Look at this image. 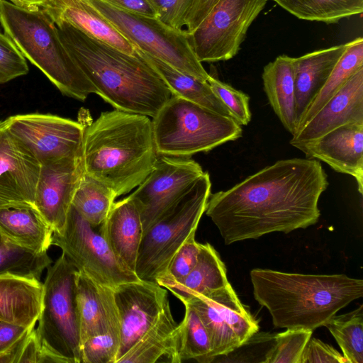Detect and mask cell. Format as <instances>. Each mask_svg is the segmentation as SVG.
<instances>
[{
  "label": "cell",
  "mask_w": 363,
  "mask_h": 363,
  "mask_svg": "<svg viewBox=\"0 0 363 363\" xmlns=\"http://www.w3.org/2000/svg\"><path fill=\"white\" fill-rule=\"evenodd\" d=\"M329 185L314 159L277 161L225 191L211 194L205 213L226 245L315 224L318 201Z\"/></svg>",
  "instance_id": "6da1fadb"
},
{
  "label": "cell",
  "mask_w": 363,
  "mask_h": 363,
  "mask_svg": "<svg viewBox=\"0 0 363 363\" xmlns=\"http://www.w3.org/2000/svg\"><path fill=\"white\" fill-rule=\"evenodd\" d=\"M70 55L104 101L116 110L155 116L172 96L154 67L67 23L56 26Z\"/></svg>",
  "instance_id": "7a4b0ae2"
},
{
  "label": "cell",
  "mask_w": 363,
  "mask_h": 363,
  "mask_svg": "<svg viewBox=\"0 0 363 363\" xmlns=\"http://www.w3.org/2000/svg\"><path fill=\"white\" fill-rule=\"evenodd\" d=\"M82 122L83 172L117 196L138 187L158 156L150 117L116 109L101 113L91 123Z\"/></svg>",
  "instance_id": "3957f363"
},
{
  "label": "cell",
  "mask_w": 363,
  "mask_h": 363,
  "mask_svg": "<svg viewBox=\"0 0 363 363\" xmlns=\"http://www.w3.org/2000/svg\"><path fill=\"white\" fill-rule=\"evenodd\" d=\"M250 275L255 300L268 310L274 325L281 328L313 330L363 296V280L345 274L257 268Z\"/></svg>",
  "instance_id": "277c9868"
},
{
  "label": "cell",
  "mask_w": 363,
  "mask_h": 363,
  "mask_svg": "<svg viewBox=\"0 0 363 363\" xmlns=\"http://www.w3.org/2000/svg\"><path fill=\"white\" fill-rule=\"evenodd\" d=\"M4 33L26 59L64 95L84 101L96 91L62 43L56 25L40 9L0 0Z\"/></svg>",
  "instance_id": "5b68a950"
},
{
  "label": "cell",
  "mask_w": 363,
  "mask_h": 363,
  "mask_svg": "<svg viewBox=\"0 0 363 363\" xmlns=\"http://www.w3.org/2000/svg\"><path fill=\"white\" fill-rule=\"evenodd\" d=\"M152 121L160 155L189 157L242 135L241 125L233 118L173 94Z\"/></svg>",
  "instance_id": "8992f818"
},
{
  "label": "cell",
  "mask_w": 363,
  "mask_h": 363,
  "mask_svg": "<svg viewBox=\"0 0 363 363\" xmlns=\"http://www.w3.org/2000/svg\"><path fill=\"white\" fill-rule=\"evenodd\" d=\"M211 189L209 174L203 172L143 234L135 269L139 279L157 282L165 276L174 254L196 234Z\"/></svg>",
  "instance_id": "52a82bcc"
},
{
  "label": "cell",
  "mask_w": 363,
  "mask_h": 363,
  "mask_svg": "<svg viewBox=\"0 0 363 363\" xmlns=\"http://www.w3.org/2000/svg\"><path fill=\"white\" fill-rule=\"evenodd\" d=\"M78 271L62 253L47 268L36 334L41 347L61 363L81 362L79 318L76 300Z\"/></svg>",
  "instance_id": "ba28073f"
},
{
  "label": "cell",
  "mask_w": 363,
  "mask_h": 363,
  "mask_svg": "<svg viewBox=\"0 0 363 363\" xmlns=\"http://www.w3.org/2000/svg\"><path fill=\"white\" fill-rule=\"evenodd\" d=\"M134 48L200 80L209 74L197 59L186 30L174 28L157 17L135 14L102 0H89Z\"/></svg>",
  "instance_id": "9c48e42d"
},
{
  "label": "cell",
  "mask_w": 363,
  "mask_h": 363,
  "mask_svg": "<svg viewBox=\"0 0 363 363\" xmlns=\"http://www.w3.org/2000/svg\"><path fill=\"white\" fill-rule=\"evenodd\" d=\"M52 245L60 247L78 272L100 285L113 289L140 280L117 259L99 226L86 221L72 206L63 228L53 232Z\"/></svg>",
  "instance_id": "30bf717a"
},
{
  "label": "cell",
  "mask_w": 363,
  "mask_h": 363,
  "mask_svg": "<svg viewBox=\"0 0 363 363\" xmlns=\"http://www.w3.org/2000/svg\"><path fill=\"white\" fill-rule=\"evenodd\" d=\"M269 0H220L191 33L189 40L202 62L228 60L240 50L248 28Z\"/></svg>",
  "instance_id": "8fae6325"
},
{
  "label": "cell",
  "mask_w": 363,
  "mask_h": 363,
  "mask_svg": "<svg viewBox=\"0 0 363 363\" xmlns=\"http://www.w3.org/2000/svg\"><path fill=\"white\" fill-rule=\"evenodd\" d=\"M198 313L210 337L216 359L228 355L258 332V322L229 283L206 295L180 299Z\"/></svg>",
  "instance_id": "7c38bea8"
},
{
  "label": "cell",
  "mask_w": 363,
  "mask_h": 363,
  "mask_svg": "<svg viewBox=\"0 0 363 363\" xmlns=\"http://www.w3.org/2000/svg\"><path fill=\"white\" fill-rule=\"evenodd\" d=\"M8 130L41 165L82 157L84 125L50 113H26L4 120Z\"/></svg>",
  "instance_id": "4fadbf2b"
},
{
  "label": "cell",
  "mask_w": 363,
  "mask_h": 363,
  "mask_svg": "<svg viewBox=\"0 0 363 363\" xmlns=\"http://www.w3.org/2000/svg\"><path fill=\"white\" fill-rule=\"evenodd\" d=\"M203 172L189 157L158 155L150 173L128 196L140 211L143 234Z\"/></svg>",
  "instance_id": "5bb4252c"
},
{
  "label": "cell",
  "mask_w": 363,
  "mask_h": 363,
  "mask_svg": "<svg viewBox=\"0 0 363 363\" xmlns=\"http://www.w3.org/2000/svg\"><path fill=\"white\" fill-rule=\"evenodd\" d=\"M164 289L157 282L140 279L113 289L120 323L118 360L155 325L169 306Z\"/></svg>",
  "instance_id": "9a60e30c"
},
{
  "label": "cell",
  "mask_w": 363,
  "mask_h": 363,
  "mask_svg": "<svg viewBox=\"0 0 363 363\" xmlns=\"http://www.w3.org/2000/svg\"><path fill=\"white\" fill-rule=\"evenodd\" d=\"M40 164L0 120V206H34Z\"/></svg>",
  "instance_id": "2e32d148"
},
{
  "label": "cell",
  "mask_w": 363,
  "mask_h": 363,
  "mask_svg": "<svg viewBox=\"0 0 363 363\" xmlns=\"http://www.w3.org/2000/svg\"><path fill=\"white\" fill-rule=\"evenodd\" d=\"M82 173V157L40 166L34 206L53 232L66 223Z\"/></svg>",
  "instance_id": "e0dca14e"
},
{
  "label": "cell",
  "mask_w": 363,
  "mask_h": 363,
  "mask_svg": "<svg viewBox=\"0 0 363 363\" xmlns=\"http://www.w3.org/2000/svg\"><path fill=\"white\" fill-rule=\"evenodd\" d=\"M296 148L303 152L306 159L322 161L337 172L352 176L362 195L363 122L342 125Z\"/></svg>",
  "instance_id": "ac0fdd59"
},
{
  "label": "cell",
  "mask_w": 363,
  "mask_h": 363,
  "mask_svg": "<svg viewBox=\"0 0 363 363\" xmlns=\"http://www.w3.org/2000/svg\"><path fill=\"white\" fill-rule=\"evenodd\" d=\"M355 122H363V67L357 71L307 123L292 135L289 143L296 147L339 126Z\"/></svg>",
  "instance_id": "d6986e66"
},
{
  "label": "cell",
  "mask_w": 363,
  "mask_h": 363,
  "mask_svg": "<svg viewBox=\"0 0 363 363\" xmlns=\"http://www.w3.org/2000/svg\"><path fill=\"white\" fill-rule=\"evenodd\" d=\"M34 8L43 11L56 26L67 23L121 51L130 55L136 52L89 0H43Z\"/></svg>",
  "instance_id": "ffe728a7"
},
{
  "label": "cell",
  "mask_w": 363,
  "mask_h": 363,
  "mask_svg": "<svg viewBox=\"0 0 363 363\" xmlns=\"http://www.w3.org/2000/svg\"><path fill=\"white\" fill-rule=\"evenodd\" d=\"M76 300L81 345L87 338L109 329L120 330L113 289L100 285L78 272Z\"/></svg>",
  "instance_id": "44dd1931"
},
{
  "label": "cell",
  "mask_w": 363,
  "mask_h": 363,
  "mask_svg": "<svg viewBox=\"0 0 363 363\" xmlns=\"http://www.w3.org/2000/svg\"><path fill=\"white\" fill-rule=\"evenodd\" d=\"M99 231L117 259L135 273L143 236L140 211L135 203L128 196L114 202Z\"/></svg>",
  "instance_id": "7402d4cb"
},
{
  "label": "cell",
  "mask_w": 363,
  "mask_h": 363,
  "mask_svg": "<svg viewBox=\"0 0 363 363\" xmlns=\"http://www.w3.org/2000/svg\"><path fill=\"white\" fill-rule=\"evenodd\" d=\"M43 284L14 274L0 275V322L33 329L42 308Z\"/></svg>",
  "instance_id": "603a6c76"
},
{
  "label": "cell",
  "mask_w": 363,
  "mask_h": 363,
  "mask_svg": "<svg viewBox=\"0 0 363 363\" xmlns=\"http://www.w3.org/2000/svg\"><path fill=\"white\" fill-rule=\"evenodd\" d=\"M347 45L348 43L294 57L295 111L297 126L307 108L325 84Z\"/></svg>",
  "instance_id": "cb8c5ba5"
},
{
  "label": "cell",
  "mask_w": 363,
  "mask_h": 363,
  "mask_svg": "<svg viewBox=\"0 0 363 363\" xmlns=\"http://www.w3.org/2000/svg\"><path fill=\"white\" fill-rule=\"evenodd\" d=\"M0 233L5 240L35 253L52 245L53 230L29 203L0 206Z\"/></svg>",
  "instance_id": "d4e9b609"
},
{
  "label": "cell",
  "mask_w": 363,
  "mask_h": 363,
  "mask_svg": "<svg viewBox=\"0 0 363 363\" xmlns=\"http://www.w3.org/2000/svg\"><path fill=\"white\" fill-rule=\"evenodd\" d=\"M181 325L168 306L150 328L117 363L182 362L179 357Z\"/></svg>",
  "instance_id": "484cf974"
},
{
  "label": "cell",
  "mask_w": 363,
  "mask_h": 363,
  "mask_svg": "<svg viewBox=\"0 0 363 363\" xmlns=\"http://www.w3.org/2000/svg\"><path fill=\"white\" fill-rule=\"evenodd\" d=\"M294 57L282 55L264 66L262 78L270 106L284 128L294 135L295 111Z\"/></svg>",
  "instance_id": "4316f807"
},
{
  "label": "cell",
  "mask_w": 363,
  "mask_h": 363,
  "mask_svg": "<svg viewBox=\"0 0 363 363\" xmlns=\"http://www.w3.org/2000/svg\"><path fill=\"white\" fill-rule=\"evenodd\" d=\"M228 284L224 263L215 248L206 242L200 243L196 263L188 275L179 281L166 284L163 287L180 300L206 295Z\"/></svg>",
  "instance_id": "83f0119b"
},
{
  "label": "cell",
  "mask_w": 363,
  "mask_h": 363,
  "mask_svg": "<svg viewBox=\"0 0 363 363\" xmlns=\"http://www.w3.org/2000/svg\"><path fill=\"white\" fill-rule=\"evenodd\" d=\"M135 49L157 72L173 95L199 104L220 115L233 118L207 81L200 80L158 58L138 48Z\"/></svg>",
  "instance_id": "f1b7e54d"
},
{
  "label": "cell",
  "mask_w": 363,
  "mask_h": 363,
  "mask_svg": "<svg viewBox=\"0 0 363 363\" xmlns=\"http://www.w3.org/2000/svg\"><path fill=\"white\" fill-rule=\"evenodd\" d=\"M362 67H363V39L362 37H358L348 42L345 51L325 84L310 104L298 122L296 130L307 123L345 82Z\"/></svg>",
  "instance_id": "f546056e"
},
{
  "label": "cell",
  "mask_w": 363,
  "mask_h": 363,
  "mask_svg": "<svg viewBox=\"0 0 363 363\" xmlns=\"http://www.w3.org/2000/svg\"><path fill=\"white\" fill-rule=\"evenodd\" d=\"M299 19L335 23L361 14L363 0H272Z\"/></svg>",
  "instance_id": "4dcf8cb0"
},
{
  "label": "cell",
  "mask_w": 363,
  "mask_h": 363,
  "mask_svg": "<svg viewBox=\"0 0 363 363\" xmlns=\"http://www.w3.org/2000/svg\"><path fill=\"white\" fill-rule=\"evenodd\" d=\"M117 197L112 189L83 172L72 206L89 223L99 226L106 219Z\"/></svg>",
  "instance_id": "1f68e13d"
},
{
  "label": "cell",
  "mask_w": 363,
  "mask_h": 363,
  "mask_svg": "<svg viewBox=\"0 0 363 363\" xmlns=\"http://www.w3.org/2000/svg\"><path fill=\"white\" fill-rule=\"evenodd\" d=\"M334 337L349 363H363V306L333 315L324 325Z\"/></svg>",
  "instance_id": "d6a6232c"
},
{
  "label": "cell",
  "mask_w": 363,
  "mask_h": 363,
  "mask_svg": "<svg viewBox=\"0 0 363 363\" xmlns=\"http://www.w3.org/2000/svg\"><path fill=\"white\" fill-rule=\"evenodd\" d=\"M185 315L179 323V357L183 360L194 359L199 363L215 361L208 331L196 311L188 305Z\"/></svg>",
  "instance_id": "836d02e7"
},
{
  "label": "cell",
  "mask_w": 363,
  "mask_h": 363,
  "mask_svg": "<svg viewBox=\"0 0 363 363\" xmlns=\"http://www.w3.org/2000/svg\"><path fill=\"white\" fill-rule=\"evenodd\" d=\"M51 263L47 252L35 253L7 240L0 245V275L14 274L40 280Z\"/></svg>",
  "instance_id": "e575fe53"
},
{
  "label": "cell",
  "mask_w": 363,
  "mask_h": 363,
  "mask_svg": "<svg viewBox=\"0 0 363 363\" xmlns=\"http://www.w3.org/2000/svg\"><path fill=\"white\" fill-rule=\"evenodd\" d=\"M313 331L305 328H292L275 334L273 344L263 362L300 363L301 355Z\"/></svg>",
  "instance_id": "d590c367"
},
{
  "label": "cell",
  "mask_w": 363,
  "mask_h": 363,
  "mask_svg": "<svg viewBox=\"0 0 363 363\" xmlns=\"http://www.w3.org/2000/svg\"><path fill=\"white\" fill-rule=\"evenodd\" d=\"M121 347L120 330L94 335L81 345L82 363H116Z\"/></svg>",
  "instance_id": "8d00e7d4"
},
{
  "label": "cell",
  "mask_w": 363,
  "mask_h": 363,
  "mask_svg": "<svg viewBox=\"0 0 363 363\" xmlns=\"http://www.w3.org/2000/svg\"><path fill=\"white\" fill-rule=\"evenodd\" d=\"M207 82L216 95L227 107L233 118L240 125H246L251 121L250 97L246 94L210 74Z\"/></svg>",
  "instance_id": "74e56055"
},
{
  "label": "cell",
  "mask_w": 363,
  "mask_h": 363,
  "mask_svg": "<svg viewBox=\"0 0 363 363\" xmlns=\"http://www.w3.org/2000/svg\"><path fill=\"white\" fill-rule=\"evenodd\" d=\"M195 235L190 236L174 254L165 276L157 282L160 286L182 280L194 268L200 250Z\"/></svg>",
  "instance_id": "f35d334b"
},
{
  "label": "cell",
  "mask_w": 363,
  "mask_h": 363,
  "mask_svg": "<svg viewBox=\"0 0 363 363\" xmlns=\"http://www.w3.org/2000/svg\"><path fill=\"white\" fill-rule=\"evenodd\" d=\"M29 72L26 59L13 40L0 32V84Z\"/></svg>",
  "instance_id": "ab89813d"
},
{
  "label": "cell",
  "mask_w": 363,
  "mask_h": 363,
  "mask_svg": "<svg viewBox=\"0 0 363 363\" xmlns=\"http://www.w3.org/2000/svg\"><path fill=\"white\" fill-rule=\"evenodd\" d=\"M150 1L162 22L174 28H182L186 26V16L194 0Z\"/></svg>",
  "instance_id": "60d3db41"
},
{
  "label": "cell",
  "mask_w": 363,
  "mask_h": 363,
  "mask_svg": "<svg viewBox=\"0 0 363 363\" xmlns=\"http://www.w3.org/2000/svg\"><path fill=\"white\" fill-rule=\"evenodd\" d=\"M300 363H349L331 345L316 338H310L303 352Z\"/></svg>",
  "instance_id": "b9f144b4"
},
{
  "label": "cell",
  "mask_w": 363,
  "mask_h": 363,
  "mask_svg": "<svg viewBox=\"0 0 363 363\" xmlns=\"http://www.w3.org/2000/svg\"><path fill=\"white\" fill-rule=\"evenodd\" d=\"M118 9L138 15L157 17V11L150 0H102Z\"/></svg>",
  "instance_id": "7bdbcfd3"
},
{
  "label": "cell",
  "mask_w": 363,
  "mask_h": 363,
  "mask_svg": "<svg viewBox=\"0 0 363 363\" xmlns=\"http://www.w3.org/2000/svg\"><path fill=\"white\" fill-rule=\"evenodd\" d=\"M220 0H194L186 18L188 33L193 31Z\"/></svg>",
  "instance_id": "ee69618b"
},
{
  "label": "cell",
  "mask_w": 363,
  "mask_h": 363,
  "mask_svg": "<svg viewBox=\"0 0 363 363\" xmlns=\"http://www.w3.org/2000/svg\"><path fill=\"white\" fill-rule=\"evenodd\" d=\"M41 353L42 347L33 328L26 337L18 363H39Z\"/></svg>",
  "instance_id": "f6af8a7d"
},
{
  "label": "cell",
  "mask_w": 363,
  "mask_h": 363,
  "mask_svg": "<svg viewBox=\"0 0 363 363\" xmlns=\"http://www.w3.org/2000/svg\"><path fill=\"white\" fill-rule=\"evenodd\" d=\"M33 329L0 322V353L10 347L23 335Z\"/></svg>",
  "instance_id": "bcb514c9"
},
{
  "label": "cell",
  "mask_w": 363,
  "mask_h": 363,
  "mask_svg": "<svg viewBox=\"0 0 363 363\" xmlns=\"http://www.w3.org/2000/svg\"><path fill=\"white\" fill-rule=\"evenodd\" d=\"M30 331L23 335L10 347L0 353V363H18L23 345Z\"/></svg>",
  "instance_id": "7dc6e473"
},
{
  "label": "cell",
  "mask_w": 363,
  "mask_h": 363,
  "mask_svg": "<svg viewBox=\"0 0 363 363\" xmlns=\"http://www.w3.org/2000/svg\"><path fill=\"white\" fill-rule=\"evenodd\" d=\"M43 0H21L23 6L26 7H36Z\"/></svg>",
  "instance_id": "c3c4849f"
},
{
  "label": "cell",
  "mask_w": 363,
  "mask_h": 363,
  "mask_svg": "<svg viewBox=\"0 0 363 363\" xmlns=\"http://www.w3.org/2000/svg\"><path fill=\"white\" fill-rule=\"evenodd\" d=\"M9 1H10L11 2H12L16 5L22 6V3H21V0H9Z\"/></svg>",
  "instance_id": "681fc988"
},
{
  "label": "cell",
  "mask_w": 363,
  "mask_h": 363,
  "mask_svg": "<svg viewBox=\"0 0 363 363\" xmlns=\"http://www.w3.org/2000/svg\"><path fill=\"white\" fill-rule=\"evenodd\" d=\"M5 242V240L4 239L3 236L1 235L0 233V245H1Z\"/></svg>",
  "instance_id": "f907efd6"
}]
</instances>
